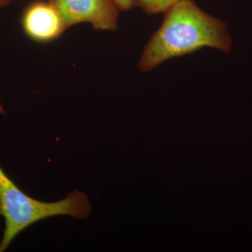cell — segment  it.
<instances>
[{"instance_id": "6da1fadb", "label": "cell", "mask_w": 252, "mask_h": 252, "mask_svg": "<svg viewBox=\"0 0 252 252\" xmlns=\"http://www.w3.org/2000/svg\"><path fill=\"white\" fill-rule=\"evenodd\" d=\"M231 45L225 23L205 12L193 0H180L164 12L161 26L144 46L138 68L148 72L168 60L205 47L229 53Z\"/></svg>"}, {"instance_id": "7a4b0ae2", "label": "cell", "mask_w": 252, "mask_h": 252, "mask_svg": "<svg viewBox=\"0 0 252 252\" xmlns=\"http://www.w3.org/2000/svg\"><path fill=\"white\" fill-rule=\"evenodd\" d=\"M91 212L89 199L83 192L74 190L59 201H40L24 193L0 166V216L4 220L0 252L6 251L20 233L37 222L58 216L83 220Z\"/></svg>"}, {"instance_id": "3957f363", "label": "cell", "mask_w": 252, "mask_h": 252, "mask_svg": "<svg viewBox=\"0 0 252 252\" xmlns=\"http://www.w3.org/2000/svg\"><path fill=\"white\" fill-rule=\"evenodd\" d=\"M59 11L68 29L89 23L95 31H115L119 9L112 0H49Z\"/></svg>"}, {"instance_id": "277c9868", "label": "cell", "mask_w": 252, "mask_h": 252, "mask_svg": "<svg viewBox=\"0 0 252 252\" xmlns=\"http://www.w3.org/2000/svg\"><path fill=\"white\" fill-rule=\"evenodd\" d=\"M21 24L25 34L38 44L56 41L68 29L59 11L49 0H37L28 4L23 11Z\"/></svg>"}, {"instance_id": "5b68a950", "label": "cell", "mask_w": 252, "mask_h": 252, "mask_svg": "<svg viewBox=\"0 0 252 252\" xmlns=\"http://www.w3.org/2000/svg\"><path fill=\"white\" fill-rule=\"evenodd\" d=\"M180 0H133V7L140 8L145 14L154 15L166 11Z\"/></svg>"}, {"instance_id": "8992f818", "label": "cell", "mask_w": 252, "mask_h": 252, "mask_svg": "<svg viewBox=\"0 0 252 252\" xmlns=\"http://www.w3.org/2000/svg\"><path fill=\"white\" fill-rule=\"evenodd\" d=\"M120 11H130L133 7V0H112Z\"/></svg>"}, {"instance_id": "52a82bcc", "label": "cell", "mask_w": 252, "mask_h": 252, "mask_svg": "<svg viewBox=\"0 0 252 252\" xmlns=\"http://www.w3.org/2000/svg\"><path fill=\"white\" fill-rule=\"evenodd\" d=\"M14 0H0V8H4L9 6Z\"/></svg>"}]
</instances>
